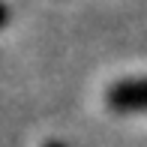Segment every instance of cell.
I'll use <instances>...</instances> for the list:
<instances>
[{"instance_id": "obj_1", "label": "cell", "mask_w": 147, "mask_h": 147, "mask_svg": "<svg viewBox=\"0 0 147 147\" xmlns=\"http://www.w3.org/2000/svg\"><path fill=\"white\" fill-rule=\"evenodd\" d=\"M105 99L114 111H147V78L111 84Z\"/></svg>"}, {"instance_id": "obj_2", "label": "cell", "mask_w": 147, "mask_h": 147, "mask_svg": "<svg viewBox=\"0 0 147 147\" xmlns=\"http://www.w3.org/2000/svg\"><path fill=\"white\" fill-rule=\"evenodd\" d=\"M6 18H9V9H6V6L0 3V27H3V24H6Z\"/></svg>"}, {"instance_id": "obj_3", "label": "cell", "mask_w": 147, "mask_h": 147, "mask_svg": "<svg viewBox=\"0 0 147 147\" xmlns=\"http://www.w3.org/2000/svg\"><path fill=\"white\" fill-rule=\"evenodd\" d=\"M45 147H63L60 141H45Z\"/></svg>"}]
</instances>
